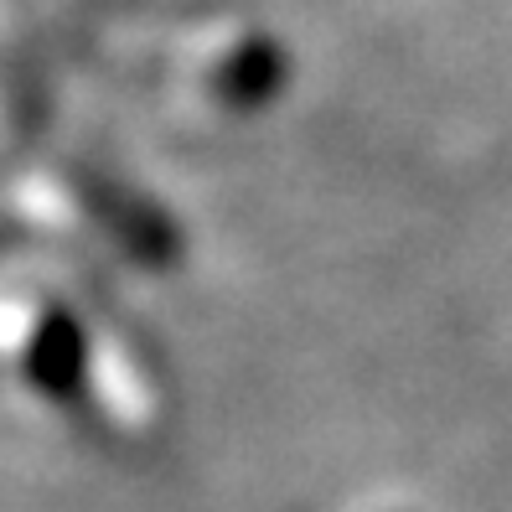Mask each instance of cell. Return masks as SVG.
Masks as SVG:
<instances>
[{
	"label": "cell",
	"mask_w": 512,
	"mask_h": 512,
	"mask_svg": "<svg viewBox=\"0 0 512 512\" xmlns=\"http://www.w3.org/2000/svg\"><path fill=\"white\" fill-rule=\"evenodd\" d=\"M21 373L26 383L37 388L42 399L52 404H68L83 394V378H88V337L73 311L63 306H47L26 337V357H21Z\"/></svg>",
	"instance_id": "1"
}]
</instances>
